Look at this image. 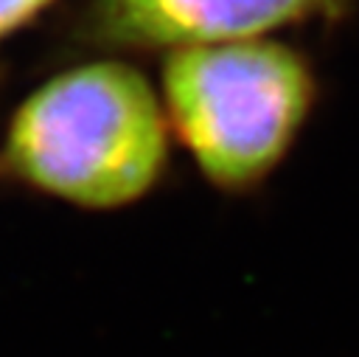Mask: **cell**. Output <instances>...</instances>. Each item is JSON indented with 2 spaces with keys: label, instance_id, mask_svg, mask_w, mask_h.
I'll return each instance as SVG.
<instances>
[{
  "label": "cell",
  "instance_id": "6da1fadb",
  "mask_svg": "<svg viewBox=\"0 0 359 357\" xmlns=\"http://www.w3.org/2000/svg\"><path fill=\"white\" fill-rule=\"evenodd\" d=\"M165 155L160 101L123 62L81 65L50 79L22 101L6 141L17 177L87 208L143 197Z\"/></svg>",
  "mask_w": 359,
  "mask_h": 357
},
{
  "label": "cell",
  "instance_id": "7a4b0ae2",
  "mask_svg": "<svg viewBox=\"0 0 359 357\" xmlns=\"http://www.w3.org/2000/svg\"><path fill=\"white\" fill-rule=\"evenodd\" d=\"M163 90L168 115L205 177L222 188H250L286 155L314 82L294 51L230 39L174 48Z\"/></svg>",
  "mask_w": 359,
  "mask_h": 357
},
{
  "label": "cell",
  "instance_id": "3957f363",
  "mask_svg": "<svg viewBox=\"0 0 359 357\" xmlns=\"http://www.w3.org/2000/svg\"><path fill=\"white\" fill-rule=\"evenodd\" d=\"M342 0H95L90 34L121 48H185L331 14Z\"/></svg>",
  "mask_w": 359,
  "mask_h": 357
},
{
  "label": "cell",
  "instance_id": "277c9868",
  "mask_svg": "<svg viewBox=\"0 0 359 357\" xmlns=\"http://www.w3.org/2000/svg\"><path fill=\"white\" fill-rule=\"evenodd\" d=\"M50 0H0V37L31 20L36 11H42Z\"/></svg>",
  "mask_w": 359,
  "mask_h": 357
}]
</instances>
